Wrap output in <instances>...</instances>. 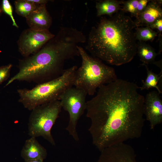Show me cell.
I'll list each match as a JSON object with an SVG mask.
<instances>
[{
  "instance_id": "cell-18",
  "label": "cell",
  "mask_w": 162,
  "mask_h": 162,
  "mask_svg": "<svg viewBox=\"0 0 162 162\" xmlns=\"http://www.w3.org/2000/svg\"><path fill=\"white\" fill-rule=\"evenodd\" d=\"M135 30V38L139 42H152L158 34V32L151 29L149 26L136 27Z\"/></svg>"
},
{
  "instance_id": "cell-23",
  "label": "cell",
  "mask_w": 162,
  "mask_h": 162,
  "mask_svg": "<svg viewBox=\"0 0 162 162\" xmlns=\"http://www.w3.org/2000/svg\"><path fill=\"white\" fill-rule=\"evenodd\" d=\"M30 1L35 4L40 5L42 4H46L49 1L47 0H29Z\"/></svg>"
},
{
  "instance_id": "cell-6",
  "label": "cell",
  "mask_w": 162,
  "mask_h": 162,
  "mask_svg": "<svg viewBox=\"0 0 162 162\" xmlns=\"http://www.w3.org/2000/svg\"><path fill=\"white\" fill-rule=\"evenodd\" d=\"M62 108L59 100L38 106L32 110L28 124V134L31 137L41 136L55 146L51 134L52 128Z\"/></svg>"
},
{
  "instance_id": "cell-9",
  "label": "cell",
  "mask_w": 162,
  "mask_h": 162,
  "mask_svg": "<svg viewBox=\"0 0 162 162\" xmlns=\"http://www.w3.org/2000/svg\"><path fill=\"white\" fill-rule=\"evenodd\" d=\"M96 162H137L133 148L121 143L104 148Z\"/></svg>"
},
{
  "instance_id": "cell-3",
  "label": "cell",
  "mask_w": 162,
  "mask_h": 162,
  "mask_svg": "<svg viewBox=\"0 0 162 162\" xmlns=\"http://www.w3.org/2000/svg\"><path fill=\"white\" fill-rule=\"evenodd\" d=\"M125 13L121 10L110 18L102 17L92 27L86 48L92 56L116 66L133 59L137 54L136 26Z\"/></svg>"
},
{
  "instance_id": "cell-22",
  "label": "cell",
  "mask_w": 162,
  "mask_h": 162,
  "mask_svg": "<svg viewBox=\"0 0 162 162\" xmlns=\"http://www.w3.org/2000/svg\"><path fill=\"white\" fill-rule=\"evenodd\" d=\"M149 27L152 30L156 29L158 31V33H159V37L162 36V17L156 20Z\"/></svg>"
},
{
  "instance_id": "cell-19",
  "label": "cell",
  "mask_w": 162,
  "mask_h": 162,
  "mask_svg": "<svg viewBox=\"0 0 162 162\" xmlns=\"http://www.w3.org/2000/svg\"><path fill=\"white\" fill-rule=\"evenodd\" d=\"M139 0L123 1L122 4L123 5L121 10L124 12H129L131 17H135L136 18L139 14Z\"/></svg>"
},
{
  "instance_id": "cell-13",
  "label": "cell",
  "mask_w": 162,
  "mask_h": 162,
  "mask_svg": "<svg viewBox=\"0 0 162 162\" xmlns=\"http://www.w3.org/2000/svg\"><path fill=\"white\" fill-rule=\"evenodd\" d=\"M21 154L25 160H44L47 157V152L46 149L38 142L36 137H31L26 141Z\"/></svg>"
},
{
  "instance_id": "cell-4",
  "label": "cell",
  "mask_w": 162,
  "mask_h": 162,
  "mask_svg": "<svg viewBox=\"0 0 162 162\" xmlns=\"http://www.w3.org/2000/svg\"><path fill=\"white\" fill-rule=\"evenodd\" d=\"M77 47L82 62L76 71L73 86L92 96L101 86L118 79L113 68L90 56L82 47L78 46Z\"/></svg>"
},
{
  "instance_id": "cell-17",
  "label": "cell",
  "mask_w": 162,
  "mask_h": 162,
  "mask_svg": "<svg viewBox=\"0 0 162 162\" xmlns=\"http://www.w3.org/2000/svg\"><path fill=\"white\" fill-rule=\"evenodd\" d=\"M15 11L19 15L26 17L39 5L29 0H17L14 1Z\"/></svg>"
},
{
  "instance_id": "cell-2",
  "label": "cell",
  "mask_w": 162,
  "mask_h": 162,
  "mask_svg": "<svg viewBox=\"0 0 162 162\" xmlns=\"http://www.w3.org/2000/svg\"><path fill=\"white\" fill-rule=\"evenodd\" d=\"M86 39L82 32L76 28H61L38 52L20 61L18 72L5 86L15 80L40 84L59 77L65 70V61L80 56L77 47Z\"/></svg>"
},
{
  "instance_id": "cell-15",
  "label": "cell",
  "mask_w": 162,
  "mask_h": 162,
  "mask_svg": "<svg viewBox=\"0 0 162 162\" xmlns=\"http://www.w3.org/2000/svg\"><path fill=\"white\" fill-rule=\"evenodd\" d=\"M137 53L143 62L141 64L142 65L154 64L155 58L159 55L154 48L144 42H137Z\"/></svg>"
},
{
  "instance_id": "cell-14",
  "label": "cell",
  "mask_w": 162,
  "mask_h": 162,
  "mask_svg": "<svg viewBox=\"0 0 162 162\" xmlns=\"http://www.w3.org/2000/svg\"><path fill=\"white\" fill-rule=\"evenodd\" d=\"M123 1L104 0L96 2L97 16H100L105 15L112 16L121 10L120 4Z\"/></svg>"
},
{
  "instance_id": "cell-7",
  "label": "cell",
  "mask_w": 162,
  "mask_h": 162,
  "mask_svg": "<svg viewBox=\"0 0 162 162\" xmlns=\"http://www.w3.org/2000/svg\"><path fill=\"white\" fill-rule=\"evenodd\" d=\"M87 95L84 90L72 86L65 90L59 99L62 108L68 112L69 116L66 130L76 141L79 140L76 130L77 123L86 109Z\"/></svg>"
},
{
  "instance_id": "cell-25",
  "label": "cell",
  "mask_w": 162,
  "mask_h": 162,
  "mask_svg": "<svg viewBox=\"0 0 162 162\" xmlns=\"http://www.w3.org/2000/svg\"><path fill=\"white\" fill-rule=\"evenodd\" d=\"M2 9L1 7L0 6V16L2 14Z\"/></svg>"
},
{
  "instance_id": "cell-12",
  "label": "cell",
  "mask_w": 162,
  "mask_h": 162,
  "mask_svg": "<svg viewBox=\"0 0 162 162\" xmlns=\"http://www.w3.org/2000/svg\"><path fill=\"white\" fill-rule=\"evenodd\" d=\"M162 2L150 0L144 10L136 18V27L149 26L157 19L162 17Z\"/></svg>"
},
{
  "instance_id": "cell-1",
  "label": "cell",
  "mask_w": 162,
  "mask_h": 162,
  "mask_svg": "<svg viewBox=\"0 0 162 162\" xmlns=\"http://www.w3.org/2000/svg\"><path fill=\"white\" fill-rule=\"evenodd\" d=\"M135 83L118 79L103 85L87 101L93 144L100 151L140 137L144 126V97Z\"/></svg>"
},
{
  "instance_id": "cell-20",
  "label": "cell",
  "mask_w": 162,
  "mask_h": 162,
  "mask_svg": "<svg viewBox=\"0 0 162 162\" xmlns=\"http://www.w3.org/2000/svg\"><path fill=\"white\" fill-rule=\"evenodd\" d=\"M2 11L9 16L12 21L13 25L17 28L18 26L16 24L13 14V8L8 0H3L1 7Z\"/></svg>"
},
{
  "instance_id": "cell-11",
  "label": "cell",
  "mask_w": 162,
  "mask_h": 162,
  "mask_svg": "<svg viewBox=\"0 0 162 162\" xmlns=\"http://www.w3.org/2000/svg\"><path fill=\"white\" fill-rule=\"evenodd\" d=\"M46 4L39 5L25 17L29 28L36 30H49L52 20Z\"/></svg>"
},
{
  "instance_id": "cell-8",
  "label": "cell",
  "mask_w": 162,
  "mask_h": 162,
  "mask_svg": "<svg viewBox=\"0 0 162 162\" xmlns=\"http://www.w3.org/2000/svg\"><path fill=\"white\" fill-rule=\"evenodd\" d=\"M55 35L49 30L27 29L22 32L18 40L19 51L24 57L33 55Z\"/></svg>"
},
{
  "instance_id": "cell-5",
  "label": "cell",
  "mask_w": 162,
  "mask_h": 162,
  "mask_svg": "<svg viewBox=\"0 0 162 162\" xmlns=\"http://www.w3.org/2000/svg\"><path fill=\"white\" fill-rule=\"evenodd\" d=\"M77 67L74 66L65 70L59 77L39 84L32 89L17 90L18 101L24 107L32 110L36 107L56 100H59L63 92L73 86Z\"/></svg>"
},
{
  "instance_id": "cell-24",
  "label": "cell",
  "mask_w": 162,
  "mask_h": 162,
  "mask_svg": "<svg viewBox=\"0 0 162 162\" xmlns=\"http://www.w3.org/2000/svg\"><path fill=\"white\" fill-rule=\"evenodd\" d=\"M25 162H43V160L40 159L25 160Z\"/></svg>"
},
{
  "instance_id": "cell-10",
  "label": "cell",
  "mask_w": 162,
  "mask_h": 162,
  "mask_svg": "<svg viewBox=\"0 0 162 162\" xmlns=\"http://www.w3.org/2000/svg\"><path fill=\"white\" fill-rule=\"evenodd\" d=\"M159 94L158 91H152L145 98L144 113L151 130L162 123V100Z\"/></svg>"
},
{
  "instance_id": "cell-21",
  "label": "cell",
  "mask_w": 162,
  "mask_h": 162,
  "mask_svg": "<svg viewBox=\"0 0 162 162\" xmlns=\"http://www.w3.org/2000/svg\"><path fill=\"white\" fill-rule=\"evenodd\" d=\"M12 67L11 64L0 67V84L9 77Z\"/></svg>"
},
{
  "instance_id": "cell-16",
  "label": "cell",
  "mask_w": 162,
  "mask_h": 162,
  "mask_svg": "<svg viewBox=\"0 0 162 162\" xmlns=\"http://www.w3.org/2000/svg\"><path fill=\"white\" fill-rule=\"evenodd\" d=\"M147 71V76L145 80H142V86L139 87L141 90L145 89L148 90L150 88H155L159 93H162V90L158 85L159 82H160L162 79V71L159 74H157L153 72L152 70L149 69L148 65L144 64Z\"/></svg>"
}]
</instances>
